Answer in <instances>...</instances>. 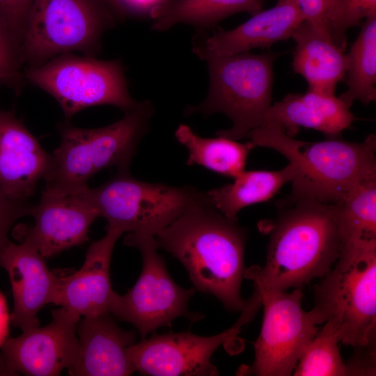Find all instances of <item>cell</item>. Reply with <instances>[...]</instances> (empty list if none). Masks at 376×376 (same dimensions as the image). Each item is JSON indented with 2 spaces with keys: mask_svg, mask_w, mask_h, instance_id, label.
Segmentation results:
<instances>
[{
  "mask_svg": "<svg viewBox=\"0 0 376 376\" xmlns=\"http://www.w3.org/2000/svg\"><path fill=\"white\" fill-rule=\"evenodd\" d=\"M157 246L186 269L194 289L215 297L228 310L242 311L246 230L201 194L155 236Z\"/></svg>",
  "mask_w": 376,
  "mask_h": 376,
  "instance_id": "1",
  "label": "cell"
},
{
  "mask_svg": "<svg viewBox=\"0 0 376 376\" xmlns=\"http://www.w3.org/2000/svg\"><path fill=\"white\" fill-rule=\"evenodd\" d=\"M276 207L265 264L245 269L244 276L275 289L301 288L323 277L340 255L336 204L288 196Z\"/></svg>",
  "mask_w": 376,
  "mask_h": 376,
  "instance_id": "2",
  "label": "cell"
},
{
  "mask_svg": "<svg viewBox=\"0 0 376 376\" xmlns=\"http://www.w3.org/2000/svg\"><path fill=\"white\" fill-rule=\"evenodd\" d=\"M246 139L256 146L274 149L296 166L289 196L337 203L359 184L376 178V136L362 142L338 137L307 142L263 127Z\"/></svg>",
  "mask_w": 376,
  "mask_h": 376,
  "instance_id": "3",
  "label": "cell"
},
{
  "mask_svg": "<svg viewBox=\"0 0 376 376\" xmlns=\"http://www.w3.org/2000/svg\"><path fill=\"white\" fill-rule=\"evenodd\" d=\"M154 111L152 102L145 100L106 127L84 129L61 124V143L52 154L44 189L79 191L88 188L89 179L103 169L116 166L118 171H129L138 146L149 131Z\"/></svg>",
  "mask_w": 376,
  "mask_h": 376,
  "instance_id": "4",
  "label": "cell"
},
{
  "mask_svg": "<svg viewBox=\"0 0 376 376\" xmlns=\"http://www.w3.org/2000/svg\"><path fill=\"white\" fill-rule=\"evenodd\" d=\"M310 311L317 324L334 328L342 344L375 349L376 246L341 245L337 260L315 287Z\"/></svg>",
  "mask_w": 376,
  "mask_h": 376,
  "instance_id": "5",
  "label": "cell"
},
{
  "mask_svg": "<svg viewBox=\"0 0 376 376\" xmlns=\"http://www.w3.org/2000/svg\"><path fill=\"white\" fill-rule=\"evenodd\" d=\"M276 55L249 52L206 60L209 90L199 104L189 106L185 113L210 116L221 113L232 121L230 129L216 134L233 140L246 138L261 126L272 105L273 63Z\"/></svg>",
  "mask_w": 376,
  "mask_h": 376,
  "instance_id": "6",
  "label": "cell"
},
{
  "mask_svg": "<svg viewBox=\"0 0 376 376\" xmlns=\"http://www.w3.org/2000/svg\"><path fill=\"white\" fill-rule=\"evenodd\" d=\"M102 0H34L19 49L27 68L63 54L97 51L111 15Z\"/></svg>",
  "mask_w": 376,
  "mask_h": 376,
  "instance_id": "7",
  "label": "cell"
},
{
  "mask_svg": "<svg viewBox=\"0 0 376 376\" xmlns=\"http://www.w3.org/2000/svg\"><path fill=\"white\" fill-rule=\"evenodd\" d=\"M23 76L50 94L68 119L89 107L109 104L125 112L139 103L129 93L118 60L63 54L42 65L26 68Z\"/></svg>",
  "mask_w": 376,
  "mask_h": 376,
  "instance_id": "8",
  "label": "cell"
},
{
  "mask_svg": "<svg viewBox=\"0 0 376 376\" xmlns=\"http://www.w3.org/2000/svg\"><path fill=\"white\" fill-rule=\"evenodd\" d=\"M124 244L137 249L142 269L134 286L125 294L116 292L109 312L115 319L134 326L141 338L157 329L170 325L180 317H201L188 311L194 288H185L169 274L164 259L157 251L155 237L141 232L128 233Z\"/></svg>",
  "mask_w": 376,
  "mask_h": 376,
  "instance_id": "9",
  "label": "cell"
},
{
  "mask_svg": "<svg viewBox=\"0 0 376 376\" xmlns=\"http://www.w3.org/2000/svg\"><path fill=\"white\" fill-rule=\"evenodd\" d=\"M86 194L107 228L155 236L201 194L189 186L175 187L137 180L118 171L104 184L87 188Z\"/></svg>",
  "mask_w": 376,
  "mask_h": 376,
  "instance_id": "10",
  "label": "cell"
},
{
  "mask_svg": "<svg viewBox=\"0 0 376 376\" xmlns=\"http://www.w3.org/2000/svg\"><path fill=\"white\" fill-rule=\"evenodd\" d=\"M264 308L260 334L254 343L255 357L237 375L289 376L308 343L318 330L311 311L301 306V288L287 290L253 280Z\"/></svg>",
  "mask_w": 376,
  "mask_h": 376,
  "instance_id": "11",
  "label": "cell"
},
{
  "mask_svg": "<svg viewBox=\"0 0 376 376\" xmlns=\"http://www.w3.org/2000/svg\"><path fill=\"white\" fill-rule=\"evenodd\" d=\"M261 306L260 296L254 289L237 321L221 333L202 336L190 331L153 334L128 348L135 370L150 376H215L217 368L211 357L221 345L236 337L244 324L251 322Z\"/></svg>",
  "mask_w": 376,
  "mask_h": 376,
  "instance_id": "12",
  "label": "cell"
},
{
  "mask_svg": "<svg viewBox=\"0 0 376 376\" xmlns=\"http://www.w3.org/2000/svg\"><path fill=\"white\" fill-rule=\"evenodd\" d=\"M52 320L8 338L0 348V375L55 376L72 373L78 360L77 327L81 316L63 307Z\"/></svg>",
  "mask_w": 376,
  "mask_h": 376,
  "instance_id": "13",
  "label": "cell"
},
{
  "mask_svg": "<svg viewBox=\"0 0 376 376\" xmlns=\"http://www.w3.org/2000/svg\"><path fill=\"white\" fill-rule=\"evenodd\" d=\"M56 192L43 189L33 206L34 224L23 240L49 259L88 240L91 225L99 214L86 191Z\"/></svg>",
  "mask_w": 376,
  "mask_h": 376,
  "instance_id": "14",
  "label": "cell"
},
{
  "mask_svg": "<svg viewBox=\"0 0 376 376\" xmlns=\"http://www.w3.org/2000/svg\"><path fill=\"white\" fill-rule=\"evenodd\" d=\"M304 21L293 0H283L253 16L236 28L219 30L211 34L198 31L192 41V52L200 59L247 52L256 48H267L275 42L291 38Z\"/></svg>",
  "mask_w": 376,
  "mask_h": 376,
  "instance_id": "15",
  "label": "cell"
},
{
  "mask_svg": "<svg viewBox=\"0 0 376 376\" xmlns=\"http://www.w3.org/2000/svg\"><path fill=\"white\" fill-rule=\"evenodd\" d=\"M40 253L29 242H9L0 260L11 285L13 308L10 322L25 331L40 326L39 311L52 303L60 276L51 271Z\"/></svg>",
  "mask_w": 376,
  "mask_h": 376,
  "instance_id": "16",
  "label": "cell"
},
{
  "mask_svg": "<svg viewBox=\"0 0 376 376\" xmlns=\"http://www.w3.org/2000/svg\"><path fill=\"white\" fill-rule=\"evenodd\" d=\"M122 234L107 228L105 235L88 246L81 267L60 276L52 304L83 317L109 312L116 294L111 287V260Z\"/></svg>",
  "mask_w": 376,
  "mask_h": 376,
  "instance_id": "17",
  "label": "cell"
},
{
  "mask_svg": "<svg viewBox=\"0 0 376 376\" xmlns=\"http://www.w3.org/2000/svg\"><path fill=\"white\" fill-rule=\"evenodd\" d=\"M47 152L23 123L0 110V188L8 196L27 200L51 168Z\"/></svg>",
  "mask_w": 376,
  "mask_h": 376,
  "instance_id": "18",
  "label": "cell"
},
{
  "mask_svg": "<svg viewBox=\"0 0 376 376\" xmlns=\"http://www.w3.org/2000/svg\"><path fill=\"white\" fill-rule=\"evenodd\" d=\"M79 345L74 376H127L135 373L128 348L136 343L134 331L121 329L109 313L80 318Z\"/></svg>",
  "mask_w": 376,
  "mask_h": 376,
  "instance_id": "19",
  "label": "cell"
},
{
  "mask_svg": "<svg viewBox=\"0 0 376 376\" xmlns=\"http://www.w3.org/2000/svg\"><path fill=\"white\" fill-rule=\"evenodd\" d=\"M357 118L344 102L335 95L308 90L304 94H289L272 104L261 126L293 138L300 128H311L337 138Z\"/></svg>",
  "mask_w": 376,
  "mask_h": 376,
  "instance_id": "20",
  "label": "cell"
},
{
  "mask_svg": "<svg viewBox=\"0 0 376 376\" xmlns=\"http://www.w3.org/2000/svg\"><path fill=\"white\" fill-rule=\"evenodd\" d=\"M296 42L292 68L304 77L308 90L335 95L336 86L346 75L348 59L345 50L332 40L329 31L306 20L292 37Z\"/></svg>",
  "mask_w": 376,
  "mask_h": 376,
  "instance_id": "21",
  "label": "cell"
},
{
  "mask_svg": "<svg viewBox=\"0 0 376 376\" xmlns=\"http://www.w3.org/2000/svg\"><path fill=\"white\" fill-rule=\"evenodd\" d=\"M296 166L288 164L278 171H244L233 182L204 192L207 201L230 220L237 221L239 212L249 205L267 201L292 182Z\"/></svg>",
  "mask_w": 376,
  "mask_h": 376,
  "instance_id": "22",
  "label": "cell"
},
{
  "mask_svg": "<svg viewBox=\"0 0 376 376\" xmlns=\"http://www.w3.org/2000/svg\"><path fill=\"white\" fill-rule=\"evenodd\" d=\"M263 0H168L152 8V29L164 31L185 24L205 31L240 12L252 15L262 10Z\"/></svg>",
  "mask_w": 376,
  "mask_h": 376,
  "instance_id": "23",
  "label": "cell"
},
{
  "mask_svg": "<svg viewBox=\"0 0 376 376\" xmlns=\"http://www.w3.org/2000/svg\"><path fill=\"white\" fill-rule=\"evenodd\" d=\"M175 136L188 150L187 165H199L233 179L245 171L249 152L256 147L251 141L240 143L218 136L204 138L185 124L178 127Z\"/></svg>",
  "mask_w": 376,
  "mask_h": 376,
  "instance_id": "24",
  "label": "cell"
},
{
  "mask_svg": "<svg viewBox=\"0 0 376 376\" xmlns=\"http://www.w3.org/2000/svg\"><path fill=\"white\" fill-rule=\"evenodd\" d=\"M336 204L341 245L376 246V178L359 184Z\"/></svg>",
  "mask_w": 376,
  "mask_h": 376,
  "instance_id": "25",
  "label": "cell"
},
{
  "mask_svg": "<svg viewBox=\"0 0 376 376\" xmlns=\"http://www.w3.org/2000/svg\"><path fill=\"white\" fill-rule=\"evenodd\" d=\"M347 90L338 97L349 107L359 100L365 105L376 100V15L366 18L347 54Z\"/></svg>",
  "mask_w": 376,
  "mask_h": 376,
  "instance_id": "26",
  "label": "cell"
},
{
  "mask_svg": "<svg viewBox=\"0 0 376 376\" xmlns=\"http://www.w3.org/2000/svg\"><path fill=\"white\" fill-rule=\"evenodd\" d=\"M339 343L336 331L329 323H324L302 352L293 375H346V365L340 354Z\"/></svg>",
  "mask_w": 376,
  "mask_h": 376,
  "instance_id": "27",
  "label": "cell"
},
{
  "mask_svg": "<svg viewBox=\"0 0 376 376\" xmlns=\"http://www.w3.org/2000/svg\"><path fill=\"white\" fill-rule=\"evenodd\" d=\"M373 15H376V0H338L329 24L332 40L345 51L347 31Z\"/></svg>",
  "mask_w": 376,
  "mask_h": 376,
  "instance_id": "28",
  "label": "cell"
},
{
  "mask_svg": "<svg viewBox=\"0 0 376 376\" xmlns=\"http://www.w3.org/2000/svg\"><path fill=\"white\" fill-rule=\"evenodd\" d=\"M21 65L18 47L0 23V85L18 91L24 77Z\"/></svg>",
  "mask_w": 376,
  "mask_h": 376,
  "instance_id": "29",
  "label": "cell"
},
{
  "mask_svg": "<svg viewBox=\"0 0 376 376\" xmlns=\"http://www.w3.org/2000/svg\"><path fill=\"white\" fill-rule=\"evenodd\" d=\"M34 0H0V23L19 49Z\"/></svg>",
  "mask_w": 376,
  "mask_h": 376,
  "instance_id": "30",
  "label": "cell"
},
{
  "mask_svg": "<svg viewBox=\"0 0 376 376\" xmlns=\"http://www.w3.org/2000/svg\"><path fill=\"white\" fill-rule=\"evenodd\" d=\"M33 206L27 200L11 197L0 188V260L10 242L9 232L19 219L31 216Z\"/></svg>",
  "mask_w": 376,
  "mask_h": 376,
  "instance_id": "31",
  "label": "cell"
},
{
  "mask_svg": "<svg viewBox=\"0 0 376 376\" xmlns=\"http://www.w3.org/2000/svg\"><path fill=\"white\" fill-rule=\"evenodd\" d=\"M304 20L329 31V24L338 0H293Z\"/></svg>",
  "mask_w": 376,
  "mask_h": 376,
  "instance_id": "32",
  "label": "cell"
},
{
  "mask_svg": "<svg viewBox=\"0 0 376 376\" xmlns=\"http://www.w3.org/2000/svg\"><path fill=\"white\" fill-rule=\"evenodd\" d=\"M375 349L354 350V354L345 363L346 375H375Z\"/></svg>",
  "mask_w": 376,
  "mask_h": 376,
  "instance_id": "33",
  "label": "cell"
},
{
  "mask_svg": "<svg viewBox=\"0 0 376 376\" xmlns=\"http://www.w3.org/2000/svg\"><path fill=\"white\" fill-rule=\"evenodd\" d=\"M168 0H107V4L130 13H149L154 7Z\"/></svg>",
  "mask_w": 376,
  "mask_h": 376,
  "instance_id": "34",
  "label": "cell"
},
{
  "mask_svg": "<svg viewBox=\"0 0 376 376\" xmlns=\"http://www.w3.org/2000/svg\"><path fill=\"white\" fill-rule=\"evenodd\" d=\"M10 313L5 295L0 291V348L9 338Z\"/></svg>",
  "mask_w": 376,
  "mask_h": 376,
  "instance_id": "35",
  "label": "cell"
},
{
  "mask_svg": "<svg viewBox=\"0 0 376 376\" xmlns=\"http://www.w3.org/2000/svg\"><path fill=\"white\" fill-rule=\"evenodd\" d=\"M103 1L104 3H107V0H102Z\"/></svg>",
  "mask_w": 376,
  "mask_h": 376,
  "instance_id": "36",
  "label": "cell"
},
{
  "mask_svg": "<svg viewBox=\"0 0 376 376\" xmlns=\"http://www.w3.org/2000/svg\"><path fill=\"white\" fill-rule=\"evenodd\" d=\"M283 1V0H278V1Z\"/></svg>",
  "mask_w": 376,
  "mask_h": 376,
  "instance_id": "37",
  "label": "cell"
}]
</instances>
